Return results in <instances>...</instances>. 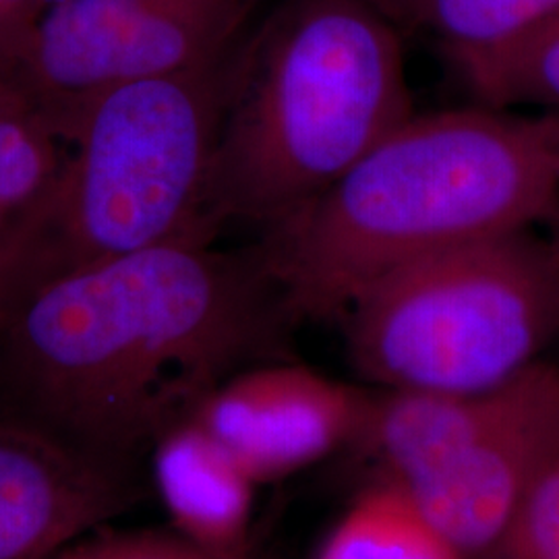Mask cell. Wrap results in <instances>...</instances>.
<instances>
[{
    "label": "cell",
    "mask_w": 559,
    "mask_h": 559,
    "mask_svg": "<svg viewBox=\"0 0 559 559\" xmlns=\"http://www.w3.org/2000/svg\"><path fill=\"white\" fill-rule=\"evenodd\" d=\"M295 325L255 245L164 242L21 300L0 323V413L135 473L222 381L290 359Z\"/></svg>",
    "instance_id": "1"
},
{
    "label": "cell",
    "mask_w": 559,
    "mask_h": 559,
    "mask_svg": "<svg viewBox=\"0 0 559 559\" xmlns=\"http://www.w3.org/2000/svg\"><path fill=\"white\" fill-rule=\"evenodd\" d=\"M559 115H413L255 245L295 323L338 321L402 265L549 222Z\"/></svg>",
    "instance_id": "2"
},
{
    "label": "cell",
    "mask_w": 559,
    "mask_h": 559,
    "mask_svg": "<svg viewBox=\"0 0 559 559\" xmlns=\"http://www.w3.org/2000/svg\"><path fill=\"white\" fill-rule=\"evenodd\" d=\"M402 29L376 0H280L233 52L207 222L276 226L415 115Z\"/></svg>",
    "instance_id": "3"
},
{
    "label": "cell",
    "mask_w": 559,
    "mask_h": 559,
    "mask_svg": "<svg viewBox=\"0 0 559 559\" xmlns=\"http://www.w3.org/2000/svg\"><path fill=\"white\" fill-rule=\"evenodd\" d=\"M233 52L83 110L57 177L0 239V323L48 282L164 242L214 240L207 191Z\"/></svg>",
    "instance_id": "4"
},
{
    "label": "cell",
    "mask_w": 559,
    "mask_h": 559,
    "mask_svg": "<svg viewBox=\"0 0 559 559\" xmlns=\"http://www.w3.org/2000/svg\"><path fill=\"white\" fill-rule=\"evenodd\" d=\"M338 323L369 388H500L543 362L559 336L558 247L524 228L402 265L357 295Z\"/></svg>",
    "instance_id": "5"
},
{
    "label": "cell",
    "mask_w": 559,
    "mask_h": 559,
    "mask_svg": "<svg viewBox=\"0 0 559 559\" xmlns=\"http://www.w3.org/2000/svg\"><path fill=\"white\" fill-rule=\"evenodd\" d=\"M260 0H62L44 9L4 75L67 143L83 110L138 81L221 60Z\"/></svg>",
    "instance_id": "6"
},
{
    "label": "cell",
    "mask_w": 559,
    "mask_h": 559,
    "mask_svg": "<svg viewBox=\"0 0 559 559\" xmlns=\"http://www.w3.org/2000/svg\"><path fill=\"white\" fill-rule=\"evenodd\" d=\"M558 429L559 367L543 360L501 385L491 415L468 438L394 485L466 558L491 559Z\"/></svg>",
    "instance_id": "7"
},
{
    "label": "cell",
    "mask_w": 559,
    "mask_h": 559,
    "mask_svg": "<svg viewBox=\"0 0 559 559\" xmlns=\"http://www.w3.org/2000/svg\"><path fill=\"white\" fill-rule=\"evenodd\" d=\"M369 404V385L280 359L247 367L222 381L191 417L263 487L357 448Z\"/></svg>",
    "instance_id": "8"
},
{
    "label": "cell",
    "mask_w": 559,
    "mask_h": 559,
    "mask_svg": "<svg viewBox=\"0 0 559 559\" xmlns=\"http://www.w3.org/2000/svg\"><path fill=\"white\" fill-rule=\"evenodd\" d=\"M135 473L0 413V559H48L138 500Z\"/></svg>",
    "instance_id": "9"
},
{
    "label": "cell",
    "mask_w": 559,
    "mask_h": 559,
    "mask_svg": "<svg viewBox=\"0 0 559 559\" xmlns=\"http://www.w3.org/2000/svg\"><path fill=\"white\" fill-rule=\"evenodd\" d=\"M152 483L170 531L210 559H255L260 485L195 417L168 427L150 450Z\"/></svg>",
    "instance_id": "10"
},
{
    "label": "cell",
    "mask_w": 559,
    "mask_h": 559,
    "mask_svg": "<svg viewBox=\"0 0 559 559\" xmlns=\"http://www.w3.org/2000/svg\"><path fill=\"white\" fill-rule=\"evenodd\" d=\"M402 32L419 34L464 69L526 38L559 0H376Z\"/></svg>",
    "instance_id": "11"
},
{
    "label": "cell",
    "mask_w": 559,
    "mask_h": 559,
    "mask_svg": "<svg viewBox=\"0 0 559 559\" xmlns=\"http://www.w3.org/2000/svg\"><path fill=\"white\" fill-rule=\"evenodd\" d=\"M311 559L468 558L399 485L380 477L344 508Z\"/></svg>",
    "instance_id": "12"
},
{
    "label": "cell",
    "mask_w": 559,
    "mask_h": 559,
    "mask_svg": "<svg viewBox=\"0 0 559 559\" xmlns=\"http://www.w3.org/2000/svg\"><path fill=\"white\" fill-rule=\"evenodd\" d=\"M64 160L62 141L0 75V205L17 218L40 200Z\"/></svg>",
    "instance_id": "13"
},
{
    "label": "cell",
    "mask_w": 559,
    "mask_h": 559,
    "mask_svg": "<svg viewBox=\"0 0 559 559\" xmlns=\"http://www.w3.org/2000/svg\"><path fill=\"white\" fill-rule=\"evenodd\" d=\"M480 104L559 115V13L526 38L460 69Z\"/></svg>",
    "instance_id": "14"
},
{
    "label": "cell",
    "mask_w": 559,
    "mask_h": 559,
    "mask_svg": "<svg viewBox=\"0 0 559 559\" xmlns=\"http://www.w3.org/2000/svg\"><path fill=\"white\" fill-rule=\"evenodd\" d=\"M491 559H559V429L543 452L510 531Z\"/></svg>",
    "instance_id": "15"
},
{
    "label": "cell",
    "mask_w": 559,
    "mask_h": 559,
    "mask_svg": "<svg viewBox=\"0 0 559 559\" xmlns=\"http://www.w3.org/2000/svg\"><path fill=\"white\" fill-rule=\"evenodd\" d=\"M48 559H210L168 531H94Z\"/></svg>",
    "instance_id": "16"
},
{
    "label": "cell",
    "mask_w": 559,
    "mask_h": 559,
    "mask_svg": "<svg viewBox=\"0 0 559 559\" xmlns=\"http://www.w3.org/2000/svg\"><path fill=\"white\" fill-rule=\"evenodd\" d=\"M0 9L13 29L20 34L21 40L25 41L46 7L44 0H0Z\"/></svg>",
    "instance_id": "17"
},
{
    "label": "cell",
    "mask_w": 559,
    "mask_h": 559,
    "mask_svg": "<svg viewBox=\"0 0 559 559\" xmlns=\"http://www.w3.org/2000/svg\"><path fill=\"white\" fill-rule=\"evenodd\" d=\"M21 40L20 34L13 29V25L7 20V15L0 9V75H7L15 60L20 57Z\"/></svg>",
    "instance_id": "18"
},
{
    "label": "cell",
    "mask_w": 559,
    "mask_h": 559,
    "mask_svg": "<svg viewBox=\"0 0 559 559\" xmlns=\"http://www.w3.org/2000/svg\"><path fill=\"white\" fill-rule=\"evenodd\" d=\"M549 226H551V233H549V239L551 242L558 247L559 251V201L558 205H556V210H554V214H551V218L547 222Z\"/></svg>",
    "instance_id": "19"
},
{
    "label": "cell",
    "mask_w": 559,
    "mask_h": 559,
    "mask_svg": "<svg viewBox=\"0 0 559 559\" xmlns=\"http://www.w3.org/2000/svg\"><path fill=\"white\" fill-rule=\"evenodd\" d=\"M9 224H11V216H9V214H7V210L0 205V239H2V235L7 233Z\"/></svg>",
    "instance_id": "20"
},
{
    "label": "cell",
    "mask_w": 559,
    "mask_h": 559,
    "mask_svg": "<svg viewBox=\"0 0 559 559\" xmlns=\"http://www.w3.org/2000/svg\"><path fill=\"white\" fill-rule=\"evenodd\" d=\"M57 2H62V0H44V7H50V4H57Z\"/></svg>",
    "instance_id": "21"
}]
</instances>
